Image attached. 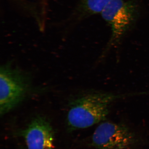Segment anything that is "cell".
<instances>
[{
	"instance_id": "4",
	"label": "cell",
	"mask_w": 149,
	"mask_h": 149,
	"mask_svg": "<svg viewBox=\"0 0 149 149\" xmlns=\"http://www.w3.org/2000/svg\"><path fill=\"white\" fill-rule=\"evenodd\" d=\"M135 136L123 124L102 122L92 138L93 146L98 149H127L134 144Z\"/></svg>"
},
{
	"instance_id": "6",
	"label": "cell",
	"mask_w": 149,
	"mask_h": 149,
	"mask_svg": "<svg viewBox=\"0 0 149 149\" xmlns=\"http://www.w3.org/2000/svg\"><path fill=\"white\" fill-rule=\"evenodd\" d=\"M112 0H81L77 8L79 18L101 14Z\"/></svg>"
},
{
	"instance_id": "5",
	"label": "cell",
	"mask_w": 149,
	"mask_h": 149,
	"mask_svg": "<svg viewBox=\"0 0 149 149\" xmlns=\"http://www.w3.org/2000/svg\"><path fill=\"white\" fill-rule=\"evenodd\" d=\"M27 149H53L54 133L50 123L42 116L31 121L23 132Z\"/></svg>"
},
{
	"instance_id": "2",
	"label": "cell",
	"mask_w": 149,
	"mask_h": 149,
	"mask_svg": "<svg viewBox=\"0 0 149 149\" xmlns=\"http://www.w3.org/2000/svg\"><path fill=\"white\" fill-rule=\"evenodd\" d=\"M140 7L136 0H112L100 14L111 29V36L103 54L116 45L138 19Z\"/></svg>"
},
{
	"instance_id": "1",
	"label": "cell",
	"mask_w": 149,
	"mask_h": 149,
	"mask_svg": "<svg viewBox=\"0 0 149 149\" xmlns=\"http://www.w3.org/2000/svg\"><path fill=\"white\" fill-rule=\"evenodd\" d=\"M133 95L95 93L79 97L70 105L67 116L68 125L71 129L77 130L89 128L104 121L109 113L112 102Z\"/></svg>"
},
{
	"instance_id": "3",
	"label": "cell",
	"mask_w": 149,
	"mask_h": 149,
	"mask_svg": "<svg viewBox=\"0 0 149 149\" xmlns=\"http://www.w3.org/2000/svg\"><path fill=\"white\" fill-rule=\"evenodd\" d=\"M30 80L26 73L10 64L0 68V113L3 115L24 100L29 89Z\"/></svg>"
}]
</instances>
